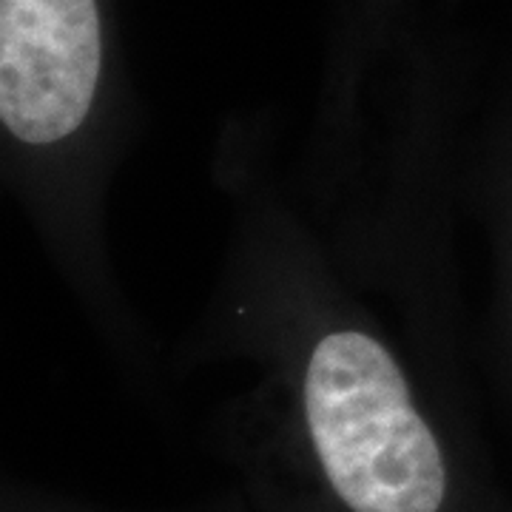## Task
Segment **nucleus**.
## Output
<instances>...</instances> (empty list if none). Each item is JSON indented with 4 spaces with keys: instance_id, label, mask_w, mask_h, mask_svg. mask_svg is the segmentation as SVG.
<instances>
[{
    "instance_id": "nucleus-1",
    "label": "nucleus",
    "mask_w": 512,
    "mask_h": 512,
    "mask_svg": "<svg viewBox=\"0 0 512 512\" xmlns=\"http://www.w3.org/2000/svg\"><path fill=\"white\" fill-rule=\"evenodd\" d=\"M305 413L330 487L353 512H439L447 473L396 359L356 330L325 336L305 376Z\"/></svg>"
},
{
    "instance_id": "nucleus-2",
    "label": "nucleus",
    "mask_w": 512,
    "mask_h": 512,
    "mask_svg": "<svg viewBox=\"0 0 512 512\" xmlns=\"http://www.w3.org/2000/svg\"><path fill=\"white\" fill-rule=\"evenodd\" d=\"M103 63L97 0H0V120L32 146L74 134Z\"/></svg>"
}]
</instances>
